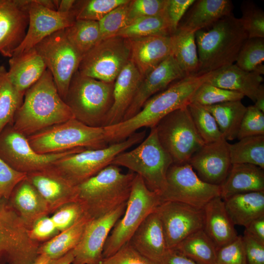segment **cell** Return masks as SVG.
<instances>
[{
    "mask_svg": "<svg viewBox=\"0 0 264 264\" xmlns=\"http://www.w3.org/2000/svg\"><path fill=\"white\" fill-rule=\"evenodd\" d=\"M216 71L188 76L176 81L161 92L150 97L133 117L104 127L109 144L125 140L142 128L155 127L167 114L188 106L196 90Z\"/></svg>",
    "mask_w": 264,
    "mask_h": 264,
    "instance_id": "obj_1",
    "label": "cell"
},
{
    "mask_svg": "<svg viewBox=\"0 0 264 264\" xmlns=\"http://www.w3.org/2000/svg\"><path fill=\"white\" fill-rule=\"evenodd\" d=\"M74 118L60 96L53 76L46 69L25 92L11 125L26 137Z\"/></svg>",
    "mask_w": 264,
    "mask_h": 264,
    "instance_id": "obj_2",
    "label": "cell"
},
{
    "mask_svg": "<svg viewBox=\"0 0 264 264\" xmlns=\"http://www.w3.org/2000/svg\"><path fill=\"white\" fill-rule=\"evenodd\" d=\"M195 39L199 65L198 74H202L235 64L248 36L240 19L232 14L196 32Z\"/></svg>",
    "mask_w": 264,
    "mask_h": 264,
    "instance_id": "obj_3",
    "label": "cell"
},
{
    "mask_svg": "<svg viewBox=\"0 0 264 264\" xmlns=\"http://www.w3.org/2000/svg\"><path fill=\"white\" fill-rule=\"evenodd\" d=\"M135 176L110 164L76 186V201L91 219L104 216L127 203Z\"/></svg>",
    "mask_w": 264,
    "mask_h": 264,
    "instance_id": "obj_4",
    "label": "cell"
},
{
    "mask_svg": "<svg viewBox=\"0 0 264 264\" xmlns=\"http://www.w3.org/2000/svg\"><path fill=\"white\" fill-rule=\"evenodd\" d=\"M114 82L84 76L77 70L64 99L75 119L88 126L104 127L113 104Z\"/></svg>",
    "mask_w": 264,
    "mask_h": 264,
    "instance_id": "obj_5",
    "label": "cell"
},
{
    "mask_svg": "<svg viewBox=\"0 0 264 264\" xmlns=\"http://www.w3.org/2000/svg\"><path fill=\"white\" fill-rule=\"evenodd\" d=\"M27 138L32 149L43 154L64 153L77 148L96 150L110 145L104 127H90L75 118Z\"/></svg>",
    "mask_w": 264,
    "mask_h": 264,
    "instance_id": "obj_6",
    "label": "cell"
},
{
    "mask_svg": "<svg viewBox=\"0 0 264 264\" xmlns=\"http://www.w3.org/2000/svg\"><path fill=\"white\" fill-rule=\"evenodd\" d=\"M173 163L170 155L160 144L155 127L132 150L117 155L111 164L127 168L141 177L147 187L159 195L166 185L168 170Z\"/></svg>",
    "mask_w": 264,
    "mask_h": 264,
    "instance_id": "obj_7",
    "label": "cell"
},
{
    "mask_svg": "<svg viewBox=\"0 0 264 264\" xmlns=\"http://www.w3.org/2000/svg\"><path fill=\"white\" fill-rule=\"evenodd\" d=\"M145 131L135 132L128 138L107 147L84 150L59 159L51 166L70 184L76 186L111 164L114 158L145 138Z\"/></svg>",
    "mask_w": 264,
    "mask_h": 264,
    "instance_id": "obj_8",
    "label": "cell"
},
{
    "mask_svg": "<svg viewBox=\"0 0 264 264\" xmlns=\"http://www.w3.org/2000/svg\"><path fill=\"white\" fill-rule=\"evenodd\" d=\"M160 195L150 190L136 175L125 212L112 229L104 245L103 258L114 254L129 242L137 229L161 202Z\"/></svg>",
    "mask_w": 264,
    "mask_h": 264,
    "instance_id": "obj_9",
    "label": "cell"
},
{
    "mask_svg": "<svg viewBox=\"0 0 264 264\" xmlns=\"http://www.w3.org/2000/svg\"><path fill=\"white\" fill-rule=\"evenodd\" d=\"M29 230L9 200H0V263L31 264L34 261L40 245Z\"/></svg>",
    "mask_w": 264,
    "mask_h": 264,
    "instance_id": "obj_10",
    "label": "cell"
},
{
    "mask_svg": "<svg viewBox=\"0 0 264 264\" xmlns=\"http://www.w3.org/2000/svg\"><path fill=\"white\" fill-rule=\"evenodd\" d=\"M155 127L160 144L174 164L188 163L205 144L195 128L187 106L167 114Z\"/></svg>",
    "mask_w": 264,
    "mask_h": 264,
    "instance_id": "obj_11",
    "label": "cell"
},
{
    "mask_svg": "<svg viewBox=\"0 0 264 264\" xmlns=\"http://www.w3.org/2000/svg\"><path fill=\"white\" fill-rule=\"evenodd\" d=\"M130 60L129 39L114 36L98 42L84 55L78 71L98 80L114 82Z\"/></svg>",
    "mask_w": 264,
    "mask_h": 264,
    "instance_id": "obj_12",
    "label": "cell"
},
{
    "mask_svg": "<svg viewBox=\"0 0 264 264\" xmlns=\"http://www.w3.org/2000/svg\"><path fill=\"white\" fill-rule=\"evenodd\" d=\"M220 195V186L202 181L186 163L171 165L167 173L165 189L160 197L162 202L176 201L203 209L209 201Z\"/></svg>",
    "mask_w": 264,
    "mask_h": 264,
    "instance_id": "obj_13",
    "label": "cell"
},
{
    "mask_svg": "<svg viewBox=\"0 0 264 264\" xmlns=\"http://www.w3.org/2000/svg\"><path fill=\"white\" fill-rule=\"evenodd\" d=\"M64 29L47 36L34 47L51 72L64 100L82 58L69 42Z\"/></svg>",
    "mask_w": 264,
    "mask_h": 264,
    "instance_id": "obj_14",
    "label": "cell"
},
{
    "mask_svg": "<svg viewBox=\"0 0 264 264\" xmlns=\"http://www.w3.org/2000/svg\"><path fill=\"white\" fill-rule=\"evenodd\" d=\"M84 150L77 148L64 153L39 154L31 147L27 137L11 125L0 132V157L13 169L27 174L48 168L64 156Z\"/></svg>",
    "mask_w": 264,
    "mask_h": 264,
    "instance_id": "obj_15",
    "label": "cell"
},
{
    "mask_svg": "<svg viewBox=\"0 0 264 264\" xmlns=\"http://www.w3.org/2000/svg\"><path fill=\"white\" fill-rule=\"evenodd\" d=\"M155 211L162 224L168 249L176 248L186 237L202 229L203 209L165 201L160 203Z\"/></svg>",
    "mask_w": 264,
    "mask_h": 264,
    "instance_id": "obj_16",
    "label": "cell"
},
{
    "mask_svg": "<svg viewBox=\"0 0 264 264\" xmlns=\"http://www.w3.org/2000/svg\"><path fill=\"white\" fill-rule=\"evenodd\" d=\"M126 204L99 218L91 219L82 237L73 250L75 264H100L107 240L117 221L123 215Z\"/></svg>",
    "mask_w": 264,
    "mask_h": 264,
    "instance_id": "obj_17",
    "label": "cell"
},
{
    "mask_svg": "<svg viewBox=\"0 0 264 264\" xmlns=\"http://www.w3.org/2000/svg\"><path fill=\"white\" fill-rule=\"evenodd\" d=\"M28 14V28L25 35L12 56L28 51L47 36L66 29L76 21L72 11L61 13L44 7L37 0H31Z\"/></svg>",
    "mask_w": 264,
    "mask_h": 264,
    "instance_id": "obj_18",
    "label": "cell"
},
{
    "mask_svg": "<svg viewBox=\"0 0 264 264\" xmlns=\"http://www.w3.org/2000/svg\"><path fill=\"white\" fill-rule=\"evenodd\" d=\"M229 143L223 138L205 143L191 157L188 163L202 181L220 186L231 169Z\"/></svg>",
    "mask_w": 264,
    "mask_h": 264,
    "instance_id": "obj_19",
    "label": "cell"
},
{
    "mask_svg": "<svg viewBox=\"0 0 264 264\" xmlns=\"http://www.w3.org/2000/svg\"><path fill=\"white\" fill-rule=\"evenodd\" d=\"M31 0H0V53L11 58L28 27Z\"/></svg>",
    "mask_w": 264,
    "mask_h": 264,
    "instance_id": "obj_20",
    "label": "cell"
},
{
    "mask_svg": "<svg viewBox=\"0 0 264 264\" xmlns=\"http://www.w3.org/2000/svg\"><path fill=\"white\" fill-rule=\"evenodd\" d=\"M187 77L171 54L144 77L122 121L135 115L144 103L157 92L174 81Z\"/></svg>",
    "mask_w": 264,
    "mask_h": 264,
    "instance_id": "obj_21",
    "label": "cell"
},
{
    "mask_svg": "<svg viewBox=\"0 0 264 264\" xmlns=\"http://www.w3.org/2000/svg\"><path fill=\"white\" fill-rule=\"evenodd\" d=\"M131 61L142 79L171 55V35L129 39Z\"/></svg>",
    "mask_w": 264,
    "mask_h": 264,
    "instance_id": "obj_22",
    "label": "cell"
},
{
    "mask_svg": "<svg viewBox=\"0 0 264 264\" xmlns=\"http://www.w3.org/2000/svg\"><path fill=\"white\" fill-rule=\"evenodd\" d=\"M27 178L47 202L50 211L76 201V186L51 167L27 174Z\"/></svg>",
    "mask_w": 264,
    "mask_h": 264,
    "instance_id": "obj_23",
    "label": "cell"
},
{
    "mask_svg": "<svg viewBox=\"0 0 264 264\" xmlns=\"http://www.w3.org/2000/svg\"><path fill=\"white\" fill-rule=\"evenodd\" d=\"M129 242L147 259L156 264L160 263L168 249L162 224L155 210L146 217Z\"/></svg>",
    "mask_w": 264,
    "mask_h": 264,
    "instance_id": "obj_24",
    "label": "cell"
},
{
    "mask_svg": "<svg viewBox=\"0 0 264 264\" xmlns=\"http://www.w3.org/2000/svg\"><path fill=\"white\" fill-rule=\"evenodd\" d=\"M142 80L140 73L130 60L114 82L112 106L106 117L104 127L122 121Z\"/></svg>",
    "mask_w": 264,
    "mask_h": 264,
    "instance_id": "obj_25",
    "label": "cell"
},
{
    "mask_svg": "<svg viewBox=\"0 0 264 264\" xmlns=\"http://www.w3.org/2000/svg\"><path fill=\"white\" fill-rule=\"evenodd\" d=\"M233 4L230 0H195L182 18L177 28L195 33L224 17L233 14Z\"/></svg>",
    "mask_w": 264,
    "mask_h": 264,
    "instance_id": "obj_26",
    "label": "cell"
},
{
    "mask_svg": "<svg viewBox=\"0 0 264 264\" xmlns=\"http://www.w3.org/2000/svg\"><path fill=\"white\" fill-rule=\"evenodd\" d=\"M203 211L202 229L213 241L217 250L238 237L220 196L209 201L203 207Z\"/></svg>",
    "mask_w": 264,
    "mask_h": 264,
    "instance_id": "obj_27",
    "label": "cell"
},
{
    "mask_svg": "<svg viewBox=\"0 0 264 264\" xmlns=\"http://www.w3.org/2000/svg\"><path fill=\"white\" fill-rule=\"evenodd\" d=\"M9 65V79L17 90L23 94L47 69L43 59L34 47L21 54L12 56L10 58Z\"/></svg>",
    "mask_w": 264,
    "mask_h": 264,
    "instance_id": "obj_28",
    "label": "cell"
},
{
    "mask_svg": "<svg viewBox=\"0 0 264 264\" xmlns=\"http://www.w3.org/2000/svg\"><path fill=\"white\" fill-rule=\"evenodd\" d=\"M263 81L262 75L254 71L243 70L234 64L217 71L206 83L240 93L255 102Z\"/></svg>",
    "mask_w": 264,
    "mask_h": 264,
    "instance_id": "obj_29",
    "label": "cell"
},
{
    "mask_svg": "<svg viewBox=\"0 0 264 264\" xmlns=\"http://www.w3.org/2000/svg\"><path fill=\"white\" fill-rule=\"evenodd\" d=\"M220 188L223 200L236 194L264 191V169L249 164H232Z\"/></svg>",
    "mask_w": 264,
    "mask_h": 264,
    "instance_id": "obj_30",
    "label": "cell"
},
{
    "mask_svg": "<svg viewBox=\"0 0 264 264\" xmlns=\"http://www.w3.org/2000/svg\"><path fill=\"white\" fill-rule=\"evenodd\" d=\"M10 199L12 206L29 228L38 219L50 212L45 199L27 177L15 188Z\"/></svg>",
    "mask_w": 264,
    "mask_h": 264,
    "instance_id": "obj_31",
    "label": "cell"
},
{
    "mask_svg": "<svg viewBox=\"0 0 264 264\" xmlns=\"http://www.w3.org/2000/svg\"><path fill=\"white\" fill-rule=\"evenodd\" d=\"M226 210L234 225L245 228L264 216V191L236 194L224 199Z\"/></svg>",
    "mask_w": 264,
    "mask_h": 264,
    "instance_id": "obj_32",
    "label": "cell"
},
{
    "mask_svg": "<svg viewBox=\"0 0 264 264\" xmlns=\"http://www.w3.org/2000/svg\"><path fill=\"white\" fill-rule=\"evenodd\" d=\"M171 54L187 76L198 74L199 60L195 33L176 29L171 35Z\"/></svg>",
    "mask_w": 264,
    "mask_h": 264,
    "instance_id": "obj_33",
    "label": "cell"
},
{
    "mask_svg": "<svg viewBox=\"0 0 264 264\" xmlns=\"http://www.w3.org/2000/svg\"><path fill=\"white\" fill-rule=\"evenodd\" d=\"M203 106L213 116L221 133L227 141L237 138L247 108L241 100Z\"/></svg>",
    "mask_w": 264,
    "mask_h": 264,
    "instance_id": "obj_34",
    "label": "cell"
},
{
    "mask_svg": "<svg viewBox=\"0 0 264 264\" xmlns=\"http://www.w3.org/2000/svg\"><path fill=\"white\" fill-rule=\"evenodd\" d=\"M91 219L86 214L69 228L61 231L40 245L39 255L44 254L54 260L73 250L80 242L86 226Z\"/></svg>",
    "mask_w": 264,
    "mask_h": 264,
    "instance_id": "obj_35",
    "label": "cell"
},
{
    "mask_svg": "<svg viewBox=\"0 0 264 264\" xmlns=\"http://www.w3.org/2000/svg\"><path fill=\"white\" fill-rule=\"evenodd\" d=\"M198 264H215L217 249L202 229L192 233L174 249Z\"/></svg>",
    "mask_w": 264,
    "mask_h": 264,
    "instance_id": "obj_36",
    "label": "cell"
},
{
    "mask_svg": "<svg viewBox=\"0 0 264 264\" xmlns=\"http://www.w3.org/2000/svg\"><path fill=\"white\" fill-rule=\"evenodd\" d=\"M173 31L171 23L165 13L136 19L114 36L131 39L157 35H171Z\"/></svg>",
    "mask_w": 264,
    "mask_h": 264,
    "instance_id": "obj_37",
    "label": "cell"
},
{
    "mask_svg": "<svg viewBox=\"0 0 264 264\" xmlns=\"http://www.w3.org/2000/svg\"><path fill=\"white\" fill-rule=\"evenodd\" d=\"M230 160L233 164H249L264 169V135L242 138L229 145Z\"/></svg>",
    "mask_w": 264,
    "mask_h": 264,
    "instance_id": "obj_38",
    "label": "cell"
},
{
    "mask_svg": "<svg viewBox=\"0 0 264 264\" xmlns=\"http://www.w3.org/2000/svg\"><path fill=\"white\" fill-rule=\"evenodd\" d=\"M24 94L20 92L8 78L7 71L0 66V132L11 125L21 106Z\"/></svg>",
    "mask_w": 264,
    "mask_h": 264,
    "instance_id": "obj_39",
    "label": "cell"
},
{
    "mask_svg": "<svg viewBox=\"0 0 264 264\" xmlns=\"http://www.w3.org/2000/svg\"><path fill=\"white\" fill-rule=\"evenodd\" d=\"M64 30L69 42L82 57L99 41L98 22L76 20Z\"/></svg>",
    "mask_w": 264,
    "mask_h": 264,
    "instance_id": "obj_40",
    "label": "cell"
},
{
    "mask_svg": "<svg viewBox=\"0 0 264 264\" xmlns=\"http://www.w3.org/2000/svg\"><path fill=\"white\" fill-rule=\"evenodd\" d=\"M264 38H248L242 46L235 64L242 69L264 73Z\"/></svg>",
    "mask_w": 264,
    "mask_h": 264,
    "instance_id": "obj_41",
    "label": "cell"
},
{
    "mask_svg": "<svg viewBox=\"0 0 264 264\" xmlns=\"http://www.w3.org/2000/svg\"><path fill=\"white\" fill-rule=\"evenodd\" d=\"M187 107L195 128L204 143L224 138L214 117L203 106L191 103Z\"/></svg>",
    "mask_w": 264,
    "mask_h": 264,
    "instance_id": "obj_42",
    "label": "cell"
},
{
    "mask_svg": "<svg viewBox=\"0 0 264 264\" xmlns=\"http://www.w3.org/2000/svg\"><path fill=\"white\" fill-rule=\"evenodd\" d=\"M129 0H76L72 8L76 20L99 22L106 15Z\"/></svg>",
    "mask_w": 264,
    "mask_h": 264,
    "instance_id": "obj_43",
    "label": "cell"
},
{
    "mask_svg": "<svg viewBox=\"0 0 264 264\" xmlns=\"http://www.w3.org/2000/svg\"><path fill=\"white\" fill-rule=\"evenodd\" d=\"M244 97L240 93L205 82L195 92L191 103H196L204 106H210L228 101L242 100Z\"/></svg>",
    "mask_w": 264,
    "mask_h": 264,
    "instance_id": "obj_44",
    "label": "cell"
},
{
    "mask_svg": "<svg viewBox=\"0 0 264 264\" xmlns=\"http://www.w3.org/2000/svg\"><path fill=\"white\" fill-rule=\"evenodd\" d=\"M130 1L113 9L98 22L100 31L99 42L114 36L119 30L131 23L129 15Z\"/></svg>",
    "mask_w": 264,
    "mask_h": 264,
    "instance_id": "obj_45",
    "label": "cell"
},
{
    "mask_svg": "<svg viewBox=\"0 0 264 264\" xmlns=\"http://www.w3.org/2000/svg\"><path fill=\"white\" fill-rule=\"evenodd\" d=\"M240 19L248 38H264V12L253 2L243 1L241 5Z\"/></svg>",
    "mask_w": 264,
    "mask_h": 264,
    "instance_id": "obj_46",
    "label": "cell"
},
{
    "mask_svg": "<svg viewBox=\"0 0 264 264\" xmlns=\"http://www.w3.org/2000/svg\"><path fill=\"white\" fill-rule=\"evenodd\" d=\"M257 135H264V112L251 105L246 108L237 138Z\"/></svg>",
    "mask_w": 264,
    "mask_h": 264,
    "instance_id": "obj_47",
    "label": "cell"
},
{
    "mask_svg": "<svg viewBox=\"0 0 264 264\" xmlns=\"http://www.w3.org/2000/svg\"><path fill=\"white\" fill-rule=\"evenodd\" d=\"M86 214L82 205L77 201L67 203L56 210L51 218L59 232L78 221Z\"/></svg>",
    "mask_w": 264,
    "mask_h": 264,
    "instance_id": "obj_48",
    "label": "cell"
},
{
    "mask_svg": "<svg viewBox=\"0 0 264 264\" xmlns=\"http://www.w3.org/2000/svg\"><path fill=\"white\" fill-rule=\"evenodd\" d=\"M168 0H132L129 2L131 22L143 17L164 14Z\"/></svg>",
    "mask_w": 264,
    "mask_h": 264,
    "instance_id": "obj_49",
    "label": "cell"
},
{
    "mask_svg": "<svg viewBox=\"0 0 264 264\" xmlns=\"http://www.w3.org/2000/svg\"><path fill=\"white\" fill-rule=\"evenodd\" d=\"M215 264H246L242 236L218 249Z\"/></svg>",
    "mask_w": 264,
    "mask_h": 264,
    "instance_id": "obj_50",
    "label": "cell"
},
{
    "mask_svg": "<svg viewBox=\"0 0 264 264\" xmlns=\"http://www.w3.org/2000/svg\"><path fill=\"white\" fill-rule=\"evenodd\" d=\"M26 177L27 174L13 169L0 157V200H9L15 188Z\"/></svg>",
    "mask_w": 264,
    "mask_h": 264,
    "instance_id": "obj_51",
    "label": "cell"
},
{
    "mask_svg": "<svg viewBox=\"0 0 264 264\" xmlns=\"http://www.w3.org/2000/svg\"><path fill=\"white\" fill-rule=\"evenodd\" d=\"M100 264H156L137 252L127 242Z\"/></svg>",
    "mask_w": 264,
    "mask_h": 264,
    "instance_id": "obj_52",
    "label": "cell"
},
{
    "mask_svg": "<svg viewBox=\"0 0 264 264\" xmlns=\"http://www.w3.org/2000/svg\"><path fill=\"white\" fill-rule=\"evenodd\" d=\"M29 232L31 238L37 242L52 238L60 232L51 217L47 216L38 219L30 228Z\"/></svg>",
    "mask_w": 264,
    "mask_h": 264,
    "instance_id": "obj_53",
    "label": "cell"
},
{
    "mask_svg": "<svg viewBox=\"0 0 264 264\" xmlns=\"http://www.w3.org/2000/svg\"><path fill=\"white\" fill-rule=\"evenodd\" d=\"M195 0H168L166 13L173 33L176 30L182 18Z\"/></svg>",
    "mask_w": 264,
    "mask_h": 264,
    "instance_id": "obj_54",
    "label": "cell"
},
{
    "mask_svg": "<svg viewBox=\"0 0 264 264\" xmlns=\"http://www.w3.org/2000/svg\"><path fill=\"white\" fill-rule=\"evenodd\" d=\"M242 237L246 264H264V244L244 233Z\"/></svg>",
    "mask_w": 264,
    "mask_h": 264,
    "instance_id": "obj_55",
    "label": "cell"
},
{
    "mask_svg": "<svg viewBox=\"0 0 264 264\" xmlns=\"http://www.w3.org/2000/svg\"><path fill=\"white\" fill-rule=\"evenodd\" d=\"M244 233L258 242L264 244V216L250 222L245 227Z\"/></svg>",
    "mask_w": 264,
    "mask_h": 264,
    "instance_id": "obj_56",
    "label": "cell"
},
{
    "mask_svg": "<svg viewBox=\"0 0 264 264\" xmlns=\"http://www.w3.org/2000/svg\"><path fill=\"white\" fill-rule=\"evenodd\" d=\"M159 264H198L175 249H168Z\"/></svg>",
    "mask_w": 264,
    "mask_h": 264,
    "instance_id": "obj_57",
    "label": "cell"
},
{
    "mask_svg": "<svg viewBox=\"0 0 264 264\" xmlns=\"http://www.w3.org/2000/svg\"><path fill=\"white\" fill-rule=\"evenodd\" d=\"M76 0H59L57 11L66 13L71 12Z\"/></svg>",
    "mask_w": 264,
    "mask_h": 264,
    "instance_id": "obj_58",
    "label": "cell"
},
{
    "mask_svg": "<svg viewBox=\"0 0 264 264\" xmlns=\"http://www.w3.org/2000/svg\"><path fill=\"white\" fill-rule=\"evenodd\" d=\"M254 103V105L264 112V86L263 84L259 87Z\"/></svg>",
    "mask_w": 264,
    "mask_h": 264,
    "instance_id": "obj_59",
    "label": "cell"
},
{
    "mask_svg": "<svg viewBox=\"0 0 264 264\" xmlns=\"http://www.w3.org/2000/svg\"><path fill=\"white\" fill-rule=\"evenodd\" d=\"M74 260L73 250H71L63 257L54 260L52 264H71Z\"/></svg>",
    "mask_w": 264,
    "mask_h": 264,
    "instance_id": "obj_60",
    "label": "cell"
},
{
    "mask_svg": "<svg viewBox=\"0 0 264 264\" xmlns=\"http://www.w3.org/2000/svg\"><path fill=\"white\" fill-rule=\"evenodd\" d=\"M37 2L48 9L57 11L59 0H37Z\"/></svg>",
    "mask_w": 264,
    "mask_h": 264,
    "instance_id": "obj_61",
    "label": "cell"
},
{
    "mask_svg": "<svg viewBox=\"0 0 264 264\" xmlns=\"http://www.w3.org/2000/svg\"><path fill=\"white\" fill-rule=\"evenodd\" d=\"M53 260L44 254H39L31 264H52Z\"/></svg>",
    "mask_w": 264,
    "mask_h": 264,
    "instance_id": "obj_62",
    "label": "cell"
},
{
    "mask_svg": "<svg viewBox=\"0 0 264 264\" xmlns=\"http://www.w3.org/2000/svg\"><path fill=\"white\" fill-rule=\"evenodd\" d=\"M71 264H73V263H71Z\"/></svg>",
    "mask_w": 264,
    "mask_h": 264,
    "instance_id": "obj_63",
    "label": "cell"
}]
</instances>
